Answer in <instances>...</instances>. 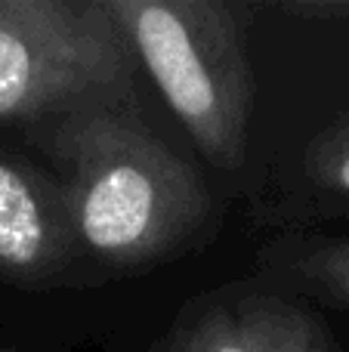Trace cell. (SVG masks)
I'll list each match as a JSON object with an SVG mask.
<instances>
[{
	"label": "cell",
	"instance_id": "1",
	"mask_svg": "<svg viewBox=\"0 0 349 352\" xmlns=\"http://www.w3.org/2000/svg\"><path fill=\"white\" fill-rule=\"evenodd\" d=\"M53 158L74 241L105 266H152L207 232L204 179L133 109L93 105L62 118Z\"/></svg>",
	"mask_w": 349,
	"mask_h": 352
},
{
	"label": "cell",
	"instance_id": "2",
	"mask_svg": "<svg viewBox=\"0 0 349 352\" xmlns=\"http://www.w3.org/2000/svg\"><path fill=\"white\" fill-rule=\"evenodd\" d=\"M105 10L204 158L238 170L254 78L232 10L220 0H105Z\"/></svg>",
	"mask_w": 349,
	"mask_h": 352
},
{
	"label": "cell",
	"instance_id": "3",
	"mask_svg": "<svg viewBox=\"0 0 349 352\" xmlns=\"http://www.w3.org/2000/svg\"><path fill=\"white\" fill-rule=\"evenodd\" d=\"M133 53L105 0H0V121L133 109Z\"/></svg>",
	"mask_w": 349,
	"mask_h": 352
},
{
	"label": "cell",
	"instance_id": "4",
	"mask_svg": "<svg viewBox=\"0 0 349 352\" xmlns=\"http://www.w3.org/2000/svg\"><path fill=\"white\" fill-rule=\"evenodd\" d=\"M152 352H346L309 306L257 285L195 297Z\"/></svg>",
	"mask_w": 349,
	"mask_h": 352
},
{
	"label": "cell",
	"instance_id": "5",
	"mask_svg": "<svg viewBox=\"0 0 349 352\" xmlns=\"http://www.w3.org/2000/svg\"><path fill=\"white\" fill-rule=\"evenodd\" d=\"M78 254L62 188L34 164L0 152V281L49 287Z\"/></svg>",
	"mask_w": 349,
	"mask_h": 352
},
{
	"label": "cell",
	"instance_id": "6",
	"mask_svg": "<svg viewBox=\"0 0 349 352\" xmlns=\"http://www.w3.org/2000/svg\"><path fill=\"white\" fill-rule=\"evenodd\" d=\"M257 266L278 285L349 309V235L282 238L260 250Z\"/></svg>",
	"mask_w": 349,
	"mask_h": 352
},
{
	"label": "cell",
	"instance_id": "7",
	"mask_svg": "<svg viewBox=\"0 0 349 352\" xmlns=\"http://www.w3.org/2000/svg\"><path fill=\"white\" fill-rule=\"evenodd\" d=\"M303 167L315 186L349 198V109L309 140Z\"/></svg>",
	"mask_w": 349,
	"mask_h": 352
},
{
	"label": "cell",
	"instance_id": "8",
	"mask_svg": "<svg viewBox=\"0 0 349 352\" xmlns=\"http://www.w3.org/2000/svg\"><path fill=\"white\" fill-rule=\"evenodd\" d=\"M0 352H19L16 346H0Z\"/></svg>",
	"mask_w": 349,
	"mask_h": 352
}]
</instances>
